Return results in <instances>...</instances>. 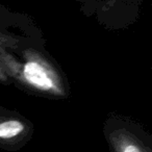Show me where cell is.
Instances as JSON below:
<instances>
[{
  "label": "cell",
  "mask_w": 152,
  "mask_h": 152,
  "mask_svg": "<svg viewBox=\"0 0 152 152\" xmlns=\"http://www.w3.org/2000/svg\"><path fill=\"white\" fill-rule=\"evenodd\" d=\"M22 76L25 83L37 91L57 96L63 93L58 77L53 73L50 66L40 58L29 57L23 66Z\"/></svg>",
  "instance_id": "1"
},
{
  "label": "cell",
  "mask_w": 152,
  "mask_h": 152,
  "mask_svg": "<svg viewBox=\"0 0 152 152\" xmlns=\"http://www.w3.org/2000/svg\"><path fill=\"white\" fill-rule=\"evenodd\" d=\"M32 127L18 117H0V148L15 151L30 139Z\"/></svg>",
  "instance_id": "2"
},
{
  "label": "cell",
  "mask_w": 152,
  "mask_h": 152,
  "mask_svg": "<svg viewBox=\"0 0 152 152\" xmlns=\"http://www.w3.org/2000/svg\"><path fill=\"white\" fill-rule=\"evenodd\" d=\"M108 141L114 152H150L134 135L124 129L113 131Z\"/></svg>",
  "instance_id": "3"
},
{
  "label": "cell",
  "mask_w": 152,
  "mask_h": 152,
  "mask_svg": "<svg viewBox=\"0 0 152 152\" xmlns=\"http://www.w3.org/2000/svg\"><path fill=\"white\" fill-rule=\"evenodd\" d=\"M0 79H3V80L5 79V77H4V75H3L2 71H1V69H0Z\"/></svg>",
  "instance_id": "4"
}]
</instances>
